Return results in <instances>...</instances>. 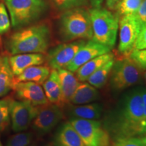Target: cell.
<instances>
[{"label":"cell","instance_id":"6da1fadb","mask_svg":"<svg viewBox=\"0 0 146 146\" xmlns=\"http://www.w3.org/2000/svg\"><path fill=\"white\" fill-rule=\"evenodd\" d=\"M142 122L143 101L141 87H138L123 95L109 126L105 127L114 141L120 139L144 135Z\"/></svg>","mask_w":146,"mask_h":146},{"label":"cell","instance_id":"7a4b0ae2","mask_svg":"<svg viewBox=\"0 0 146 146\" xmlns=\"http://www.w3.org/2000/svg\"><path fill=\"white\" fill-rule=\"evenodd\" d=\"M52 40V31L47 24L40 23L25 27L11 35L5 43L11 55L28 53L43 54L48 51Z\"/></svg>","mask_w":146,"mask_h":146},{"label":"cell","instance_id":"3957f363","mask_svg":"<svg viewBox=\"0 0 146 146\" xmlns=\"http://www.w3.org/2000/svg\"><path fill=\"white\" fill-rule=\"evenodd\" d=\"M58 29L63 42L91 39L93 31L89 10L81 7L64 11L58 21Z\"/></svg>","mask_w":146,"mask_h":146},{"label":"cell","instance_id":"277c9868","mask_svg":"<svg viewBox=\"0 0 146 146\" xmlns=\"http://www.w3.org/2000/svg\"><path fill=\"white\" fill-rule=\"evenodd\" d=\"M93 40L113 49L116 44L120 16L108 9L98 7L89 10Z\"/></svg>","mask_w":146,"mask_h":146},{"label":"cell","instance_id":"5b68a950","mask_svg":"<svg viewBox=\"0 0 146 146\" xmlns=\"http://www.w3.org/2000/svg\"><path fill=\"white\" fill-rule=\"evenodd\" d=\"M14 29H21L39 20L47 11L45 0H4Z\"/></svg>","mask_w":146,"mask_h":146},{"label":"cell","instance_id":"8992f818","mask_svg":"<svg viewBox=\"0 0 146 146\" xmlns=\"http://www.w3.org/2000/svg\"><path fill=\"white\" fill-rule=\"evenodd\" d=\"M143 74V71L129 56H115L109 78L111 90L120 93L134 86L141 81Z\"/></svg>","mask_w":146,"mask_h":146},{"label":"cell","instance_id":"52a82bcc","mask_svg":"<svg viewBox=\"0 0 146 146\" xmlns=\"http://www.w3.org/2000/svg\"><path fill=\"white\" fill-rule=\"evenodd\" d=\"M68 121L86 146H112L110 135L99 120L70 118Z\"/></svg>","mask_w":146,"mask_h":146},{"label":"cell","instance_id":"ba28073f","mask_svg":"<svg viewBox=\"0 0 146 146\" xmlns=\"http://www.w3.org/2000/svg\"><path fill=\"white\" fill-rule=\"evenodd\" d=\"M64 118L63 108L48 103L36 106V114L32 122V128L41 135L50 133Z\"/></svg>","mask_w":146,"mask_h":146},{"label":"cell","instance_id":"9c48e42d","mask_svg":"<svg viewBox=\"0 0 146 146\" xmlns=\"http://www.w3.org/2000/svg\"><path fill=\"white\" fill-rule=\"evenodd\" d=\"M119 42L118 53L122 56H129L142 28L133 14L123 16L119 20Z\"/></svg>","mask_w":146,"mask_h":146},{"label":"cell","instance_id":"30bf717a","mask_svg":"<svg viewBox=\"0 0 146 146\" xmlns=\"http://www.w3.org/2000/svg\"><path fill=\"white\" fill-rule=\"evenodd\" d=\"M86 41L87 40L81 39L63 42L50 49L45 56L47 66L51 69L55 70L65 68Z\"/></svg>","mask_w":146,"mask_h":146},{"label":"cell","instance_id":"8fae6325","mask_svg":"<svg viewBox=\"0 0 146 146\" xmlns=\"http://www.w3.org/2000/svg\"><path fill=\"white\" fill-rule=\"evenodd\" d=\"M36 114V106L28 102L11 100L10 116L12 129L15 133L27 130Z\"/></svg>","mask_w":146,"mask_h":146},{"label":"cell","instance_id":"7c38bea8","mask_svg":"<svg viewBox=\"0 0 146 146\" xmlns=\"http://www.w3.org/2000/svg\"><path fill=\"white\" fill-rule=\"evenodd\" d=\"M112 48L98 43L93 39L87 40L85 44L78 50L74 58L65 68L74 72L78 68L89 60L112 52Z\"/></svg>","mask_w":146,"mask_h":146},{"label":"cell","instance_id":"4fadbf2b","mask_svg":"<svg viewBox=\"0 0 146 146\" xmlns=\"http://www.w3.org/2000/svg\"><path fill=\"white\" fill-rule=\"evenodd\" d=\"M12 90L18 100L28 102L35 106L49 102L41 85L33 82L16 83Z\"/></svg>","mask_w":146,"mask_h":146},{"label":"cell","instance_id":"5bb4252c","mask_svg":"<svg viewBox=\"0 0 146 146\" xmlns=\"http://www.w3.org/2000/svg\"><path fill=\"white\" fill-rule=\"evenodd\" d=\"M64 107L70 118L85 120H98L101 118L104 110L103 105L98 102L81 105L68 103Z\"/></svg>","mask_w":146,"mask_h":146},{"label":"cell","instance_id":"9a60e30c","mask_svg":"<svg viewBox=\"0 0 146 146\" xmlns=\"http://www.w3.org/2000/svg\"><path fill=\"white\" fill-rule=\"evenodd\" d=\"M9 62L12 73L16 76L29 67L43 64L45 62V56L39 53L16 54L9 58Z\"/></svg>","mask_w":146,"mask_h":146},{"label":"cell","instance_id":"2e32d148","mask_svg":"<svg viewBox=\"0 0 146 146\" xmlns=\"http://www.w3.org/2000/svg\"><path fill=\"white\" fill-rule=\"evenodd\" d=\"M53 146H86L73 126L67 121L55 133Z\"/></svg>","mask_w":146,"mask_h":146},{"label":"cell","instance_id":"e0dca14e","mask_svg":"<svg viewBox=\"0 0 146 146\" xmlns=\"http://www.w3.org/2000/svg\"><path fill=\"white\" fill-rule=\"evenodd\" d=\"M42 87L50 103L58 105L61 108L65 106L66 104L60 86L57 70L51 69L50 75L42 84Z\"/></svg>","mask_w":146,"mask_h":146},{"label":"cell","instance_id":"ac0fdd59","mask_svg":"<svg viewBox=\"0 0 146 146\" xmlns=\"http://www.w3.org/2000/svg\"><path fill=\"white\" fill-rule=\"evenodd\" d=\"M114 58L115 54L112 52L101 55L82 65L74 72V74L79 82H86L93 73Z\"/></svg>","mask_w":146,"mask_h":146},{"label":"cell","instance_id":"d6986e66","mask_svg":"<svg viewBox=\"0 0 146 146\" xmlns=\"http://www.w3.org/2000/svg\"><path fill=\"white\" fill-rule=\"evenodd\" d=\"M101 98L99 90L87 82H80L69 103L72 104H86L95 102Z\"/></svg>","mask_w":146,"mask_h":146},{"label":"cell","instance_id":"ffe728a7","mask_svg":"<svg viewBox=\"0 0 146 146\" xmlns=\"http://www.w3.org/2000/svg\"><path fill=\"white\" fill-rule=\"evenodd\" d=\"M51 68L48 66L35 65L25 69L19 75L14 76V83L18 82H33L42 85L50 75Z\"/></svg>","mask_w":146,"mask_h":146},{"label":"cell","instance_id":"44dd1931","mask_svg":"<svg viewBox=\"0 0 146 146\" xmlns=\"http://www.w3.org/2000/svg\"><path fill=\"white\" fill-rule=\"evenodd\" d=\"M57 71L64 100L66 104H67L70 102V98L80 82L74 74V72H70L66 68H60Z\"/></svg>","mask_w":146,"mask_h":146},{"label":"cell","instance_id":"7402d4cb","mask_svg":"<svg viewBox=\"0 0 146 146\" xmlns=\"http://www.w3.org/2000/svg\"><path fill=\"white\" fill-rule=\"evenodd\" d=\"M14 85V75L5 55L0 56V98L6 96Z\"/></svg>","mask_w":146,"mask_h":146},{"label":"cell","instance_id":"603a6c76","mask_svg":"<svg viewBox=\"0 0 146 146\" xmlns=\"http://www.w3.org/2000/svg\"><path fill=\"white\" fill-rule=\"evenodd\" d=\"M114 59L105 64L101 68L93 73L86 82L98 89L103 88L109 80L111 70L114 62Z\"/></svg>","mask_w":146,"mask_h":146},{"label":"cell","instance_id":"cb8c5ba5","mask_svg":"<svg viewBox=\"0 0 146 146\" xmlns=\"http://www.w3.org/2000/svg\"><path fill=\"white\" fill-rule=\"evenodd\" d=\"M143 0H120L116 5V13L120 17L133 14L137 10Z\"/></svg>","mask_w":146,"mask_h":146},{"label":"cell","instance_id":"d4e9b609","mask_svg":"<svg viewBox=\"0 0 146 146\" xmlns=\"http://www.w3.org/2000/svg\"><path fill=\"white\" fill-rule=\"evenodd\" d=\"M12 98L10 97L0 100V132L8 127L10 123V104Z\"/></svg>","mask_w":146,"mask_h":146},{"label":"cell","instance_id":"484cf974","mask_svg":"<svg viewBox=\"0 0 146 146\" xmlns=\"http://www.w3.org/2000/svg\"><path fill=\"white\" fill-rule=\"evenodd\" d=\"M55 6L60 11H66L70 9L81 8H86L89 5V0H52Z\"/></svg>","mask_w":146,"mask_h":146},{"label":"cell","instance_id":"4316f807","mask_svg":"<svg viewBox=\"0 0 146 146\" xmlns=\"http://www.w3.org/2000/svg\"><path fill=\"white\" fill-rule=\"evenodd\" d=\"M33 134L31 132H19L11 136L6 146H28L32 141Z\"/></svg>","mask_w":146,"mask_h":146},{"label":"cell","instance_id":"83f0119b","mask_svg":"<svg viewBox=\"0 0 146 146\" xmlns=\"http://www.w3.org/2000/svg\"><path fill=\"white\" fill-rule=\"evenodd\" d=\"M112 146H146V135L120 139L112 141Z\"/></svg>","mask_w":146,"mask_h":146},{"label":"cell","instance_id":"f1b7e54d","mask_svg":"<svg viewBox=\"0 0 146 146\" xmlns=\"http://www.w3.org/2000/svg\"><path fill=\"white\" fill-rule=\"evenodd\" d=\"M10 19L4 3H0V35L6 33L11 27Z\"/></svg>","mask_w":146,"mask_h":146},{"label":"cell","instance_id":"f546056e","mask_svg":"<svg viewBox=\"0 0 146 146\" xmlns=\"http://www.w3.org/2000/svg\"><path fill=\"white\" fill-rule=\"evenodd\" d=\"M129 57L142 70H146V49L133 50L129 55Z\"/></svg>","mask_w":146,"mask_h":146},{"label":"cell","instance_id":"4dcf8cb0","mask_svg":"<svg viewBox=\"0 0 146 146\" xmlns=\"http://www.w3.org/2000/svg\"><path fill=\"white\" fill-rule=\"evenodd\" d=\"M133 15L139 23L142 29L146 27V0L142 1L140 6Z\"/></svg>","mask_w":146,"mask_h":146},{"label":"cell","instance_id":"1f68e13d","mask_svg":"<svg viewBox=\"0 0 146 146\" xmlns=\"http://www.w3.org/2000/svg\"><path fill=\"white\" fill-rule=\"evenodd\" d=\"M146 49V27L142 29L137 39L133 50Z\"/></svg>","mask_w":146,"mask_h":146},{"label":"cell","instance_id":"d6a6232c","mask_svg":"<svg viewBox=\"0 0 146 146\" xmlns=\"http://www.w3.org/2000/svg\"><path fill=\"white\" fill-rule=\"evenodd\" d=\"M141 94L143 101V122H142V130L143 134L146 135V89L141 87Z\"/></svg>","mask_w":146,"mask_h":146},{"label":"cell","instance_id":"836d02e7","mask_svg":"<svg viewBox=\"0 0 146 146\" xmlns=\"http://www.w3.org/2000/svg\"><path fill=\"white\" fill-rule=\"evenodd\" d=\"M120 0H106V6L108 10H115L116 5L119 2Z\"/></svg>","mask_w":146,"mask_h":146},{"label":"cell","instance_id":"e575fe53","mask_svg":"<svg viewBox=\"0 0 146 146\" xmlns=\"http://www.w3.org/2000/svg\"><path fill=\"white\" fill-rule=\"evenodd\" d=\"M89 1L92 8H98L102 6L104 0H89Z\"/></svg>","mask_w":146,"mask_h":146},{"label":"cell","instance_id":"d590c367","mask_svg":"<svg viewBox=\"0 0 146 146\" xmlns=\"http://www.w3.org/2000/svg\"><path fill=\"white\" fill-rule=\"evenodd\" d=\"M143 77L144 78V80H145V83H146V70L143 71Z\"/></svg>","mask_w":146,"mask_h":146},{"label":"cell","instance_id":"8d00e7d4","mask_svg":"<svg viewBox=\"0 0 146 146\" xmlns=\"http://www.w3.org/2000/svg\"><path fill=\"white\" fill-rule=\"evenodd\" d=\"M0 146H3L2 143H1V139H0Z\"/></svg>","mask_w":146,"mask_h":146},{"label":"cell","instance_id":"74e56055","mask_svg":"<svg viewBox=\"0 0 146 146\" xmlns=\"http://www.w3.org/2000/svg\"><path fill=\"white\" fill-rule=\"evenodd\" d=\"M46 146H53L52 145H46Z\"/></svg>","mask_w":146,"mask_h":146}]
</instances>
